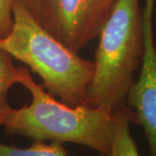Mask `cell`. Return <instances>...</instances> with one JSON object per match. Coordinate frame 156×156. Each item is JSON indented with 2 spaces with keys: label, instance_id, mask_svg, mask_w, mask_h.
Wrapping results in <instances>:
<instances>
[{
  "label": "cell",
  "instance_id": "cell-11",
  "mask_svg": "<svg viewBox=\"0 0 156 156\" xmlns=\"http://www.w3.org/2000/svg\"><path fill=\"white\" fill-rule=\"evenodd\" d=\"M23 4L27 8L30 13L33 16L37 21L38 22V13H39V3L40 0H21Z\"/></svg>",
  "mask_w": 156,
  "mask_h": 156
},
{
  "label": "cell",
  "instance_id": "cell-13",
  "mask_svg": "<svg viewBox=\"0 0 156 156\" xmlns=\"http://www.w3.org/2000/svg\"><path fill=\"white\" fill-rule=\"evenodd\" d=\"M155 48H156V44H155Z\"/></svg>",
  "mask_w": 156,
  "mask_h": 156
},
{
  "label": "cell",
  "instance_id": "cell-3",
  "mask_svg": "<svg viewBox=\"0 0 156 156\" xmlns=\"http://www.w3.org/2000/svg\"><path fill=\"white\" fill-rule=\"evenodd\" d=\"M95 70L85 105L113 114L127 106V95L144 54L139 0H117L101 25Z\"/></svg>",
  "mask_w": 156,
  "mask_h": 156
},
{
  "label": "cell",
  "instance_id": "cell-5",
  "mask_svg": "<svg viewBox=\"0 0 156 156\" xmlns=\"http://www.w3.org/2000/svg\"><path fill=\"white\" fill-rule=\"evenodd\" d=\"M155 0H146L142 11L144 54L140 71L128 91L127 106L133 111V122L141 126L149 148V156H156V48L153 14Z\"/></svg>",
  "mask_w": 156,
  "mask_h": 156
},
{
  "label": "cell",
  "instance_id": "cell-4",
  "mask_svg": "<svg viewBox=\"0 0 156 156\" xmlns=\"http://www.w3.org/2000/svg\"><path fill=\"white\" fill-rule=\"evenodd\" d=\"M38 23L76 53L98 37L103 23L95 0H40Z\"/></svg>",
  "mask_w": 156,
  "mask_h": 156
},
{
  "label": "cell",
  "instance_id": "cell-12",
  "mask_svg": "<svg viewBox=\"0 0 156 156\" xmlns=\"http://www.w3.org/2000/svg\"><path fill=\"white\" fill-rule=\"evenodd\" d=\"M155 4H156V0H155Z\"/></svg>",
  "mask_w": 156,
  "mask_h": 156
},
{
  "label": "cell",
  "instance_id": "cell-6",
  "mask_svg": "<svg viewBox=\"0 0 156 156\" xmlns=\"http://www.w3.org/2000/svg\"><path fill=\"white\" fill-rule=\"evenodd\" d=\"M133 118V111L128 106L114 114L115 130L111 148L108 154H99V156H140L130 132Z\"/></svg>",
  "mask_w": 156,
  "mask_h": 156
},
{
  "label": "cell",
  "instance_id": "cell-1",
  "mask_svg": "<svg viewBox=\"0 0 156 156\" xmlns=\"http://www.w3.org/2000/svg\"><path fill=\"white\" fill-rule=\"evenodd\" d=\"M18 83L30 92L29 105L10 108L0 126L10 136L19 135L33 141L75 143L107 154L114 137V114L102 108L69 106L56 100L31 77L26 67H19Z\"/></svg>",
  "mask_w": 156,
  "mask_h": 156
},
{
  "label": "cell",
  "instance_id": "cell-2",
  "mask_svg": "<svg viewBox=\"0 0 156 156\" xmlns=\"http://www.w3.org/2000/svg\"><path fill=\"white\" fill-rule=\"evenodd\" d=\"M11 32L0 48L27 65L43 81V87L69 106L85 105L95 62L78 56L42 27L21 0L12 9Z\"/></svg>",
  "mask_w": 156,
  "mask_h": 156
},
{
  "label": "cell",
  "instance_id": "cell-9",
  "mask_svg": "<svg viewBox=\"0 0 156 156\" xmlns=\"http://www.w3.org/2000/svg\"><path fill=\"white\" fill-rule=\"evenodd\" d=\"M17 0H0V39L11 32L13 25L12 9Z\"/></svg>",
  "mask_w": 156,
  "mask_h": 156
},
{
  "label": "cell",
  "instance_id": "cell-10",
  "mask_svg": "<svg viewBox=\"0 0 156 156\" xmlns=\"http://www.w3.org/2000/svg\"><path fill=\"white\" fill-rule=\"evenodd\" d=\"M117 0H95L98 13L101 20L104 23L108 13L111 11L112 7L116 3Z\"/></svg>",
  "mask_w": 156,
  "mask_h": 156
},
{
  "label": "cell",
  "instance_id": "cell-7",
  "mask_svg": "<svg viewBox=\"0 0 156 156\" xmlns=\"http://www.w3.org/2000/svg\"><path fill=\"white\" fill-rule=\"evenodd\" d=\"M19 67L13 63V57L0 48V123L2 117L10 108L8 93L15 83H18Z\"/></svg>",
  "mask_w": 156,
  "mask_h": 156
},
{
  "label": "cell",
  "instance_id": "cell-8",
  "mask_svg": "<svg viewBox=\"0 0 156 156\" xmlns=\"http://www.w3.org/2000/svg\"><path fill=\"white\" fill-rule=\"evenodd\" d=\"M0 156H69L62 143L33 141L28 147H17L0 142Z\"/></svg>",
  "mask_w": 156,
  "mask_h": 156
}]
</instances>
